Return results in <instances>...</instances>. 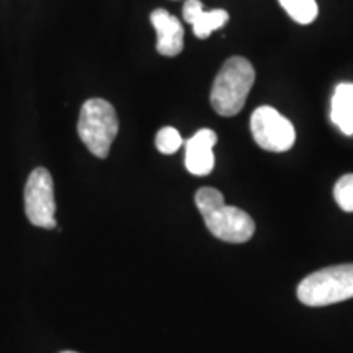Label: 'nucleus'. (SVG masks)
I'll return each mask as SVG.
<instances>
[{
  "mask_svg": "<svg viewBox=\"0 0 353 353\" xmlns=\"http://www.w3.org/2000/svg\"><path fill=\"white\" fill-rule=\"evenodd\" d=\"M196 208L205 219L206 228L219 241L229 244H244L252 239L255 223L245 211L224 203L219 190L203 187L195 195Z\"/></svg>",
  "mask_w": 353,
  "mask_h": 353,
  "instance_id": "f257e3e1",
  "label": "nucleus"
},
{
  "mask_svg": "<svg viewBox=\"0 0 353 353\" xmlns=\"http://www.w3.org/2000/svg\"><path fill=\"white\" fill-rule=\"evenodd\" d=\"M255 82V69L249 59L234 56L223 64L211 88V107L221 117H236L244 108Z\"/></svg>",
  "mask_w": 353,
  "mask_h": 353,
  "instance_id": "f03ea898",
  "label": "nucleus"
},
{
  "mask_svg": "<svg viewBox=\"0 0 353 353\" xmlns=\"http://www.w3.org/2000/svg\"><path fill=\"white\" fill-rule=\"evenodd\" d=\"M350 298H353V263L311 273L298 286V299L311 307L330 306Z\"/></svg>",
  "mask_w": 353,
  "mask_h": 353,
  "instance_id": "7ed1b4c3",
  "label": "nucleus"
},
{
  "mask_svg": "<svg viewBox=\"0 0 353 353\" xmlns=\"http://www.w3.org/2000/svg\"><path fill=\"white\" fill-rule=\"evenodd\" d=\"M118 130H120V123L110 101L90 99L82 105L77 132L82 143L95 157L105 159L108 156Z\"/></svg>",
  "mask_w": 353,
  "mask_h": 353,
  "instance_id": "20e7f679",
  "label": "nucleus"
},
{
  "mask_svg": "<svg viewBox=\"0 0 353 353\" xmlns=\"http://www.w3.org/2000/svg\"><path fill=\"white\" fill-rule=\"evenodd\" d=\"M250 131L260 148L270 152L290 151L296 141L293 123L273 107H259L250 117Z\"/></svg>",
  "mask_w": 353,
  "mask_h": 353,
  "instance_id": "39448f33",
  "label": "nucleus"
},
{
  "mask_svg": "<svg viewBox=\"0 0 353 353\" xmlns=\"http://www.w3.org/2000/svg\"><path fill=\"white\" fill-rule=\"evenodd\" d=\"M25 213L30 223L37 228H56V201L52 176L44 167H38L30 174L25 185Z\"/></svg>",
  "mask_w": 353,
  "mask_h": 353,
  "instance_id": "423d86ee",
  "label": "nucleus"
},
{
  "mask_svg": "<svg viewBox=\"0 0 353 353\" xmlns=\"http://www.w3.org/2000/svg\"><path fill=\"white\" fill-rule=\"evenodd\" d=\"M218 143V136L213 130H200L185 144V167L190 174L205 176L214 169L213 148Z\"/></svg>",
  "mask_w": 353,
  "mask_h": 353,
  "instance_id": "0eeeda50",
  "label": "nucleus"
},
{
  "mask_svg": "<svg viewBox=\"0 0 353 353\" xmlns=\"http://www.w3.org/2000/svg\"><path fill=\"white\" fill-rule=\"evenodd\" d=\"M151 23L157 33V52L167 57L179 56L183 50V26L176 17L164 8H156L151 13Z\"/></svg>",
  "mask_w": 353,
  "mask_h": 353,
  "instance_id": "6e6552de",
  "label": "nucleus"
},
{
  "mask_svg": "<svg viewBox=\"0 0 353 353\" xmlns=\"http://www.w3.org/2000/svg\"><path fill=\"white\" fill-rule=\"evenodd\" d=\"M183 20L193 26L196 38L206 39L229 21V13L223 8L206 12L200 0H187L183 6Z\"/></svg>",
  "mask_w": 353,
  "mask_h": 353,
  "instance_id": "1a4fd4ad",
  "label": "nucleus"
},
{
  "mask_svg": "<svg viewBox=\"0 0 353 353\" xmlns=\"http://www.w3.org/2000/svg\"><path fill=\"white\" fill-rule=\"evenodd\" d=\"M330 120L343 134L353 136V83L343 82L335 87L330 103Z\"/></svg>",
  "mask_w": 353,
  "mask_h": 353,
  "instance_id": "9d476101",
  "label": "nucleus"
},
{
  "mask_svg": "<svg viewBox=\"0 0 353 353\" xmlns=\"http://www.w3.org/2000/svg\"><path fill=\"white\" fill-rule=\"evenodd\" d=\"M285 12L299 25H309L317 19L319 7L316 0H278Z\"/></svg>",
  "mask_w": 353,
  "mask_h": 353,
  "instance_id": "9b49d317",
  "label": "nucleus"
},
{
  "mask_svg": "<svg viewBox=\"0 0 353 353\" xmlns=\"http://www.w3.org/2000/svg\"><path fill=\"white\" fill-rule=\"evenodd\" d=\"M183 139L180 136V132L172 126H165L162 130H159L156 136V148L159 152L165 154V156H170V154H175L182 148Z\"/></svg>",
  "mask_w": 353,
  "mask_h": 353,
  "instance_id": "f8f14e48",
  "label": "nucleus"
},
{
  "mask_svg": "<svg viewBox=\"0 0 353 353\" xmlns=\"http://www.w3.org/2000/svg\"><path fill=\"white\" fill-rule=\"evenodd\" d=\"M334 198L341 210L353 213V174H347L337 180L334 187Z\"/></svg>",
  "mask_w": 353,
  "mask_h": 353,
  "instance_id": "ddd939ff",
  "label": "nucleus"
},
{
  "mask_svg": "<svg viewBox=\"0 0 353 353\" xmlns=\"http://www.w3.org/2000/svg\"><path fill=\"white\" fill-rule=\"evenodd\" d=\"M61 353H76V352H61Z\"/></svg>",
  "mask_w": 353,
  "mask_h": 353,
  "instance_id": "4468645a",
  "label": "nucleus"
}]
</instances>
